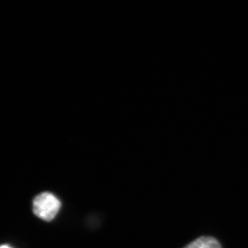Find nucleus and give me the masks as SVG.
Listing matches in <instances>:
<instances>
[{
	"label": "nucleus",
	"instance_id": "nucleus-1",
	"mask_svg": "<svg viewBox=\"0 0 248 248\" xmlns=\"http://www.w3.org/2000/svg\"><path fill=\"white\" fill-rule=\"evenodd\" d=\"M61 208L60 201L53 193L45 192L36 196L32 209L37 217L45 221H52L57 216Z\"/></svg>",
	"mask_w": 248,
	"mask_h": 248
},
{
	"label": "nucleus",
	"instance_id": "nucleus-2",
	"mask_svg": "<svg viewBox=\"0 0 248 248\" xmlns=\"http://www.w3.org/2000/svg\"><path fill=\"white\" fill-rule=\"evenodd\" d=\"M184 248H222V246L215 238L202 236L195 239Z\"/></svg>",
	"mask_w": 248,
	"mask_h": 248
},
{
	"label": "nucleus",
	"instance_id": "nucleus-3",
	"mask_svg": "<svg viewBox=\"0 0 248 248\" xmlns=\"http://www.w3.org/2000/svg\"><path fill=\"white\" fill-rule=\"evenodd\" d=\"M0 248H12L11 247L7 246V245H2V246H0Z\"/></svg>",
	"mask_w": 248,
	"mask_h": 248
}]
</instances>
